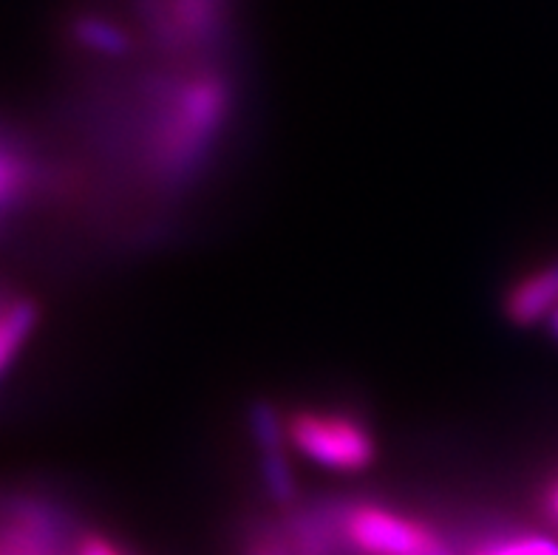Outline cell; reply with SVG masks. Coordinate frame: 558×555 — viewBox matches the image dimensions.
Returning <instances> with one entry per match:
<instances>
[{
  "label": "cell",
  "instance_id": "obj_1",
  "mask_svg": "<svg viewBox=\"0 0 558 555\" xmlns=\"http://www.w3.org/2000/svg\"><path fill=\"white\" fill-rule=\"evenodd\" d=\"M145 162L159 182H182L205 162L233 106V85L216 65H193L156 94Z\"/></svg>",
  "mask_w": 558,
  "mask_h": 555
},
{
  "label": "cell",
  "instance_id": "obj_13",
  "mask_svg": "<svg viewBox=\"0 0 558 555\" xmlns=\"http://www.w3.org/2000/svg\"><path fill=\"white\" fill-rule=\"evenodd\" d=\"M550 324H553V335H556V338H558V310L550 315Z\"/></svg>",
  "mask_w": 558,
  "mask_h": 555
},
{
  "label": "cell",
  "instance_id": "obj_9",
  "mask_svg": "<svg viewBox=\"0 0 558 555\" xmlns=\"http://www.w3.org/2000/svg\"><path fill=\"white\" fill-rule=\"evenodd\" d=\"M28 184V168L23 159H17L9 150H0V210L12 207V202L21 196Z\"/></svg>",
  "mask_w": 558,
  "mask_h": 555
},
{
  "label": "cell",
  "instance_id": "obj_6",
  "mask_svg": "<svg viewBox=\"0 0 558 555\" xmlns=\"http://www.w3.org/2000/svg\"><path fill=\"white\" fill-rule=\"evenodd\" d=\"M35 301H28V298H3L0 301V374L7 372L14 354L21 352V346L35 331Z\"/></svg>",
  "mask_w": 558,
  "mask_h": 555
},
{
  "label": "cell",
  "instance_id": "obj_4",
  "mask_svg": "<svg viewBox=\"0 0 558 555\" xmlns=\"http://www.w3.org/2000/svg\"><path fill=\"white\" fill-rule=\"evenodd\" d=\"M0 555H77V547L69 553L54 510L17 502L0 516Z\"/></svg>",
  "mask_w": 558,
  "mask_h": 555
},
{
  "label": "cell",
  "instance_id": "obj_12",
  "mask_svg": "<svg viewBox=\"0 0 558 555\" xmlns=\"http://www.w3.org/2000/svg\"><path fill=\"white\" fill-rule=\"evenodd\" d=\"M77 555H128L125 550H120L113 542H108L106 535H83L77 542Z\"/></svg>",
  "mask_w": 558,
  "mask_h": 555
},
{
  "label": "cell",
  "instance_id": "obj_3",
  "mask_svg": "<svg viewBox=\"0 0 558 555\" xmlns=\"http://www.w3.org/2000/svg\"><path fill=\"white\" fill-rule=\"evenodd\" d=\"M338 528L340 542L354 555H439L448 550L425 521L375 502L340 507Z\"/></svg>",
  "mask_w": 558,
  "mask_h": 555
},
{
  "label": "cell",
  "instance_id": "obj_5",
  "mask_svg": "<svg viewBox=\"0 0 558 555\" xmlns=\"http://www.w3.org/2000/svg\"><path fill=\"white\" fill-rule=\"evenodd\" d=\"M558 310V261L533 269L505 295V315L517 326H533Z\"/></svg>",
  "mask_w": 558,
  "mask_h": 555
},
{
  "label": "cell",
  "instance_id": "obj_8",
  "mask_svg": "<svg viewBox=\"0 0 558 555\" xmlns=\"http://www.w3.org/2000/svg\"><path fill=\"white\" fill-rule=\"evenodd\" d=\"M462 555H558V542L533 533L488 535Z\"/></svg>",
  "mask_w": 558,
  "mask_h": 555
},
{
  "label": "cell",
  "instance_id": "obj_10",
  "mask_svg": "<svg viewBox=\"0 0 558 555\" xmlns=\"http://www.w3.org/2000/svg\"><path fill=\"white\" fill-rule=\"evenodd\" d=\"M241 555H298V553L290 544V539H287V533L262 530V533L250 535V542L244 544V553Z\"/></svg>",
  "mask_w": 558,
  "mask_h": 555
},
{
  "label": "cell",
  "instance_id": "obj_2",
  "mask_svg": "<svg viewBox=\"0 0 558 555\" xmlns=\"http://www.w3.org/2000/svg\"><path fill=\"white\" fill-rule=\"evenodd\" d=\"M287 434L304 457L329 471H363L377 457L375 434L352 411L301 408L287 420Z\"/></svg>",
  "mask_w": 558,
  "mask_h": 555
},
{
  "label": "cell",
  "instance_id": "obj_11",
  "mask_svg": "<svg viewBox=\"0 0 558 555\" xmlns=\"http://www.w3.org/2000/svg\"><path fill=\"white\" fill-rule=\"evenodd\" d=\"M538 510L547 519V524L558 533V471L538 491Z\"/></svg>",
  "mask_w": 558,
  "mask_h": 555
},
{
  "label": "cell",
  "instance_id": "obj_7",
  "mask_svg": "<svg viewBox=\"0 0 558 555\" xmlns=\"http://www.w3.org/2000/svg\"><path fill=\"white\" fill-rule=\"evenodd\" d=\"M74 37L80 46L97 51V55L122 57L131 51V35L128 28L117 21H108L102 14H83L74 23Z\"/></svg>",
  "mask_w": 558,
  "mask_h": 555
}]
</instances>
